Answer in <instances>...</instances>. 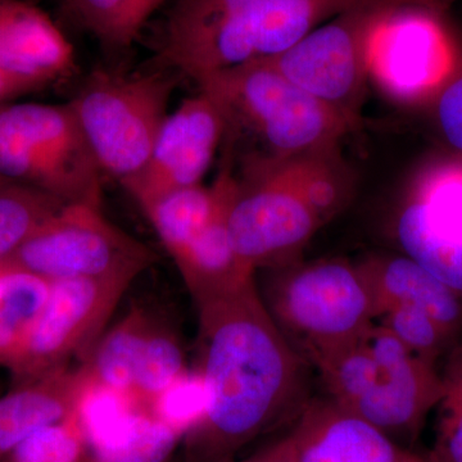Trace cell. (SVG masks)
<instances>
[{"mask_svg":"<svg viewBox=\"0 0 462 462\" xmlns=\"http://www.w3.org/2000/svg\"><path fill=\"white\" fill-rule=\"evenodd\" d=\"M199 364L208 404L199 422L216 454L296 420L311 398L309 364L282 336L256 278L196 303Z\"/></svg>","mask_w":462,"mask_h":462,"instance_id":"1","label":"cell"},{"mask_svg":"<svg viewBox=\"0 0 462 462\" xmlns=\"http://www.w3.org/2000/svg\"><path fill=\"white\" fill-rule=\"evenodd\" d=\"M338 149L266 160L248 154L229 214L231 242L249 269L293 263L321 226L342 211L351 194Z\"/></svg>","mask_w":462,"mask_h":462,"instance_id":"2","label":"cell"},{"mask_svg":"<svg viewBox=\"0 0 462 462\" xmlns=\"http://www.w3.org/2000/svg\"><path fill=\"white\" fill-rule=\"evenodd\" d=\"M365 0H175L163 26L161 62L205 76L261 62Z\"/></svg>","mask_w":462,"mask_h":462,"instance_id":"3","label":"cell"},{"mask_svg":"<svg viewBox=\"0 0 462 462\" xmlns=\"http://www.w3.org/2000/svg\"><path fill=\"white\" fill-rule=\"evenodd\" d=\"M196 83L220 109L225 134L256 143L252 156L289 160L334 151L355 127L266 60L216 72Z\"/></svg>","mask_w":462,"mask_h":462,"instance_id":"4","label":"cell"},{"mask_svg":"<svg viewBox=\"0 0 462 462\" xmlns=\"http://www.w3.org/2000/svg\"><path fill=\"white\" fill-rule=\"evenodd\" d=\"M260 291L282 336L307 364H321L358 342L375 322L372 289L360 264L342 260L273 269Z\"/></svg>","mask_w":462,"mask_h":462,"instance_id":"5","label":"cell"},{"mask_svg":"<svg viewBox=\"0 0 462 462\" xmlns=\"http://www.w3.org/2000/svg\"><path fill=\"white\" fill-rule=\"evenodd\" d=\"M175 81L162 72L96 71L69 102L102 173L124 185L148 162Z\"/></svg>","mask_w":462,"mask_h":462,"instance_id":"6","label":"cell"},{"mask_svg":"<svg viewBox=\"0 0 462 462\" xmlns=\"http://www.w3.org/2000/svg\"><path fill=\"white\" fill-rule=\"evenodd\" d=\"M410 2L365 0L266 62L356 126L370 80L374 35L392 12Z\"/></svg>","mask_w":462,"mask_h":462,"instance_id":"7","label":"cell"},{"mask_svg":"<svg viewBox=\"0 0 462 462\" xmlns=\"http://www.w3.org/2000/svg\"><path fill=\"white\" fill-rule=\"evenodd\" d=\"M156 260L144 243L112 224L102 207L71 203L33 231L5 263L56 282L138 278Z\"/></svg>","mask_w":462,"mask_h":462,"instance_id":"8","label":"cell"},{"mask_svg":"<svg viewBox=\"0 0 462 462\" xmlns=\"http://www.w3.org/2000/svg\"><path fill=\"white\" fill-rule=\"evenodd\" d=\"M135 279L118 275L51 282L47 303L11 369L18 384L69 366L71 358L85 363Z\"/></svg>","mask_w":462,"mask_h":462,"instance_id":"9","label":"cell"},{"mask_svg":"<svg viewBox=\"0 0 462 462\" xmlns=\"http://www.w3.org/2000/svg\"><path fill=\"white\" fill-rule=\"evenodd\" d=\"M455 67L451 42L428 0L392 12L370 45L369 79L398 102L434 96Z\"/></svg>","mask_w":462,"mask_h":462,"instance_id":"10","label":"cell"},{"mask_svg":"<svg viewBox=\"0 0 462 462\" xmlns=\"http://www.w3.org/2000/svg\"><path fill=\"white\" fill-rule=\"evenodd\" d=\"M365 342L378 365V374L372 387L348 410L409 447L407 443L419 437L428 415L443 396V375L437 372L436 364L412 354L378 322L367 331Z\"/></svg>","mask_w":462,"mask_h":462,"instance_id":"11","label":"cell"},{"mask_svg":"<svg viewBox=\"0 0 462 462\" xmlns=\"http://www.w3.org/2000/svg\"><path fill=\"white\" fill-rule=\"evenodd\" d=\"M394 233L404 256L462 297V158L430 166L416 178Z\"/></svg>","mask_w":462,"mask_h":462,"instance_id":"12","label":"cell"},{"mask_svg":"<svg viewBox=\"0 0 462 462\" xmlns=\"http://www.w3.org/2000/svg\"><path fill=\"white\" fill-rule=\"evenodd\" d=\"M225 132L220 109L199 90L167 116L148 162L123 187L143 209L172 191L202 184Z\"/></svg>","mask_w":462,"mask_h":462,"instance_id":"13","label":"cell"},{"mask_svg":"<svg viewBox=\"0 0 462 462\" xmlns=\"http://www.w3.org/2000/svg\"><path fill=\"white\" fill-rule=\"evenodd\" d=\"M289 433L298 462L425 460L327 394L307 401Z\"/></svg>","mask_w":462,"mask_h":462,"instance_id":"14","label":"cell"},{"mask_svg":"<svg viewBox=\"0 0 462 462\" xmlns=\"http://www.w3.org/2000/svg\"><path fill=\"white\" fill-rule=\"evenodd\" d=\"M214 187L217 194L214 214L190 245L173 258L194 303L221 296L256 278V273L240 260L231 242L229 214L238 179L229 158Z\"/></svg>","mask_w":462,"mask_h":462,"instance_id":"15","label":"cell"},{"mask_svg":"<svg viewBox=\"0 0 462 462\" xmlns=\"http://www.w3.org/2000/svg\"><path fill=\"white\" fill-rule=\"evenodd\" d=\"M74 67V47L44 11L23 0H0V74L51 87Z\"/></svg>","mask_w":462,"mask_h":462,"instance_id":"16","label":"cell"},{"mask_svg":"<svg viewBox=\"0 0 462 462\" xmlns=\"http://www.w3.org/2000/svg\"><path fill=\"white\" fill-rule=\"evenodd\" d=\"M372 289L376 318L389 306L406 305L421 310L452 337L462 329V297L404 254L370 257L360 263Z\"/></svg>","mask_w":462,"mask_h":462,"instance_id":"17","label":"cell"},{"mask_svg":"<svg viewBox=\"0 0 462 462\" xmlns=\"http://www.w3.org/2000/svg\"><path fill=\"white\" fill-rule=\"evenodd\" d=\"M88 380L83 364L60 367L18 384L0 398V458L11 454L33 431L69 418Z\"/></svg>","mask_w":462,"mask_h":462,"instance_id":"18","label":"cell"},{"mask_svg":"<svg viewBox=\"0 0 462 462\" xmlns=\"http://www.w3.org/2000/svg\"><path fill=\"white\" fill-rule=\"evenodd\" d=\"M0 176L62 200L102 207V173L71 165L0 123Z\"/></svg>","mask_w":462,"mask_h":462,"instance_id":"19","label":"cell"},{"mask_svg":"<svg viewBox=\"0 0 462 462\" xmlns=\"http://www.w3.org/2000/svg\"><path fill=\"white\" fill-rule=\"evenodd\" d=\"M0 123L23 141L71 165L102 173L69 103H3L0 105Z\"/></svg>","mask_w":462,"mask_h":462,"instance_id":"20","label":"cell"},{"mask_svg":"<svg viewBox=\"0 0 462 462\" xmlns=\"http://www.w3.org/2000/svg\"><path fill=\"white\" fill-rule=\"evenodd\" d=\"M51 282L14 264H0V365L12 369L47 303Z\"/></svg>","mask_w":462,"mask_h":462,"instance_id":"21","label":"cell"},{"mask_svg":"<svg viewBox=\"0 0 462 462\" xmlns=\"http://www.w3.org/2000/svg\"><path fill=\"white\" fill-rule=\"evenodd\" d=\"M153 325V319L143 307H132L120 321L103 333L83 363L90 378L133 394L139 360Z\"/></svg>","mask_w":462,"mask_h":462,"instance_id":"22","label":"cell"},{"mask_svg":"<svg viewBox=\"0 0 462 462\" xmlns=\"http://www.w3.org/2000/svg\"><path fill=\"white\" fill-rule=\"evenodd\" d=\"M167 0H65L69 23L89 33L105 50L123 53Z\"/></svg>","mask_w":462,"mask_h":462,"instance_id":"23","label":"cell"},{"mask_svg":"<svg viewBox=\"0 0 462 462\" xmlns=\"http://www.w3.org/2000/svg\"><path fill=\"white\" fill-rule=\"evenodd\" d=\"M216 200L214 184L211 187L200 184L166 194L142 211L173 260L208 223Z\"/></svg>","mask_w":462,"mask_h":462,"instance_id":"24","label":"cell"},{"mask_svg":"<svg viewBox=\"0 0 462 462\" xmlns=\"http://www.w3.org/2000/svg\"><path fill=\"white\" fill-rule=\"evenodd\" d=\"M141 407L132 393L94 382L88 374L72 415L94 451H100L126 434Z\"/></svg>","mask_w":462,"mask_h":462,"instance_id":"25","label":"cell"},{"mask_svg":"<svg viewBox=\"0 0 462 462\" xmlns=\"http://www.w3.org/2000/svg\"><path fill=\"white\" fill-rule=\"evenodd\" d=\"M65 205L45 191L0 176V264Z\"/></svg>","mask_w":462,"mask_h":462,"instance_id":"26","label":"cell"},{"mask_svg":"<svg viewBox=\"0 0 462 462\" xmlns=\"http://www.w3.org/2000/svg\"><path fill=\"white\" fill-rule=\"evenodd\" d=\"M185 372L188 369L180 342L171 330L154 324L139 360L134 397L141 406H148Z\"/></svg>","mask_w":462,"mask_h":462,"instance_id":"27","label":"cell"},{"mask_svg":"<svg viewBox=\"0 0 462 462\" xmlns=\"http://www.w3.org/2000/svg\"><path fill=\"white\" fill-rule=\"evenodd\" d=\"M178 433L147 412L136 415L130 430L116 445L96 452L97 462H165Z\"/></svg>","mask_w":462,"mask_h":462,"instance_id":"28","label":"cell"},{"mask_svg":"<svg viewBox=\"0 0 462 462\" xmlns=\"http://www.w3.org/2000/svg\"><path fill=\"white\" fill-rule=\"evenodd\" d=\"M375 322L391 331L412 354L434 364L454 339L433 318L411 306H389Z\"/></svg>","mask_w":462,"mask_h":462,"instance_id":"29","label":"cell"},{"mask_svg":"<svg viewBox=\"0 0 462 462\" xmlns=\"http://www.w3.org/2000/svg\"><path fill=\"white\" fill-rule=\"evenodd\" d=\"M428 462H462V349L449 364Z\"/></svg>","mask_w":462,"mask_h":462,"instance_id":"30","label":"cell"},{"mask_svg":"<svg viewBox=\"0 0 462 462\" xmlns=\"http://www.w3.org/2000/svg\"><path fill=\"white\" fill-rule=\"evenodd\" d=\"M208 394L205 380L199 370L185 372L160 394L148 407L152 415L167 427L178 430L199 424L205 418Z\"/></svg>","mask_w":462,"mask_h":462,"instance_id":"31","label":"cell"},{"mask_svg":"<svg viewBox=\"0 0 462 462\" xmlns=\"http://www.w3.org/2000/svg\"><path fill=\"white\" fill-rule=\"evenodd\" d=\"M81 430L74 415L33 431L11 452L12 462H78Z\"/></svg>","mask_w":462,"mask_h":462,"instance_id":"32","label":"cell"},{"mask_svg":"<svg viewBox=\"0 0 462 462\" xmlns=\"http://www.w3.org/2000/svg\"><path fill=\"white\" fill-rule=\"evenodd\" d=\"M434 97L439 132L447 144L462 158V65H456Z\"/></svg>","mask_w":462,"mask_h":462,"instance_id":"33","label":"cell"},{"mask_svg":"<svg viewBox=\"0 0 462 462\" xmlns=\"http://www.w3.org/2000/svg\"><path fill=\"white\" fill-rule=\"evenodd\" d=\"M45 88H48L47 85L32 80V79L0 74V105L14 102L20 97L41 91Z\"/></svg>","mask_w":462,"mask_h":462,"instance_id":"34","label":"cell"},{"mask_svg":"<svg viewBox=\"0 0 462 462\" xmlns=\"http://www.w3.org/2000/svg\"><path fill=\"white\" fill-rule=\"evenodd\" d=\"M249 462H298L291 433L276 440Z\"/></svg>","mask_w":462,"mask_h":462,"instance_id":"35","label":"cell"},{"mask_svg":"<svg viewBox=\"0 0 462 462\" xmlns=\"http://www.w3.org/2000/svg\"><path fill=\"white\" fill-rule=\"evenodd\" d=\"M422 462H428L427 457H425V460H424V461H422Z\"/></svg>","mask_w":462,"mask_h":462,"instance_id":"36","label":"cell"}]
</instances>
